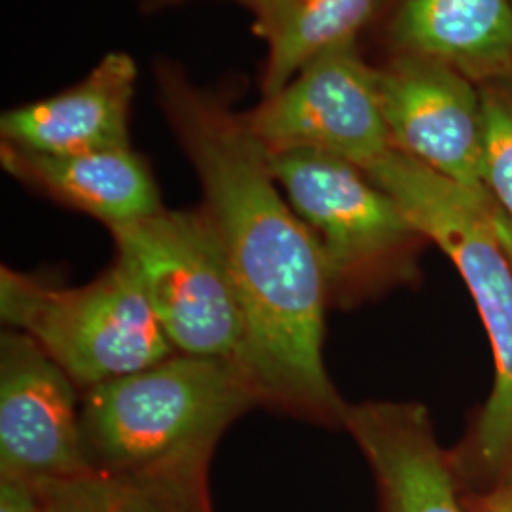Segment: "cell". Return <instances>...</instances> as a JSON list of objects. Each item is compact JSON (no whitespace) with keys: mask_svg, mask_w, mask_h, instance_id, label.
Here are the masks:
<instances>
[{"mask_svg":"<svg viewBox=\"0 0 512 512\" xmlns=\"http://www.w3.org/2000/svg\"><path fill=\"white\" fill-rule=\"evenodd\" d=\"M0 162L21 183L109 230L164 209L147 160L131 147L52 156L0 143Z\"/></svg>","mask_w":512,"mask_h":512,"instance_id":"obj_12","label":"cell"},{"mask_svg":"<svg viewBox=\"0 0 512 512\" xmlns=\"http://www.w3.org/2000/svg\"><path fill=\"white\" fill-rule=\"evenodd\" d=\"M376 84L391 147L492 200L480 86L446 63L412 54L391 55L376 69Z\"/></svg>","mask_w":512,"mask_h":512,"instance_id":"obj_8","label":"cell"},{"mask_svg":"<svg viewBox=\"0 0 512 512\" xmlns=\"http://www.w3.org/2000/svg\"><path fill=\"white\" fill-rule=\"evenodd\" d=\"M270 165L317 243L330 304L355 306L416 277L425 239L363 167L311 150L270 154Z\"/></svg>","mask_w":512,"mask_h":512,"instance_id":"obj_5","label":"cell"},{"mask_svg":"<svg viewBox=\"0 0 512 512\" xmlns=\"http://www.w3.org/2000/svg\"><path fill=\"white\" fill-rule=\"evenodd\" d=\"M90 469L76 384L31 336L2 332L0 475L40 486Z\"/></svg>","mask_w":512,"mask_h":512,"instance_id":"obj_9","label":"cell"},{"mask_svg":"<svg viewBox=\"0 0 512 512\" xmlns=\"http://www.w3.org/2000/svg\"><path fill=\"white\" fill-rule=\"evenodd\" d=\"M135 84L137 65L131 55H105L71 88L6 110L0 118V143L52 156L131 147Z\"/></svg>","mask_w":512,"mask_h":512,"instance_id":"obj_11","label":"cell"},{"mask_svg":"<svg viewBox=\"0 0 512 512\" xmlns=\"http://www.w3.org/2000/svg\"><path fill=\"white\" fill-rule=\"evenodd\" d=\"M260 404L238 361L173 353L86 389L82 435L95 469L141 471L213 458L226 429Z\"/></svg>","mask_w":512,"mask_h":512,"instance_id":"obj_3","label":"cell"},{"mask_svg":"<svg viewBox=\"0 0 512 512\" xmlns=\"http://www.w3.org/2000/svg\"><path fill=\"white\" fill-rule=\"evenodd\" d=\"M211 459H184L141 471L92 467L37 486L42 512H213Z\"/></svg>","mask_w":512,"mask_h":512,"instance_id":"obj_14","label":"cell"},{"mask_svg":"<svg viewBox=\"0 0 512 512\" xmlns=\"http://www.w3.org/2000/svg\"><path fill=\"white\" fill-rule=\"evenodd\" d=\"M243 120L268 154L311 150L368 169L393 148L376 69L357 42L311 59L281 90L243 112Z\"/></svg>","mask_w":512,"mask_h":512,"instance_id":"obj_7","label":"cell"},{"mask_svg":"<svg viewBox=\"0 0 512 512\" xmlns=\"http://www.w3.org/2000/svg\"><path fill=\"white\" fill-rule=\"evenodd\" d=\"M0 512H42L37 486L16 476L0 475Z\"/></svg>","mask_w":512,"mask_h":512,"instance_id":"obj_17","label":"cell"},{"mask_svg":"<svg viewBox=\"0 0 512 512\" xmlns=\"http://www.w3.org/2000/svg\"><path fill=\"white\" fill-rule=\"evenodd\" d=\"M393 54L429 57L482 86L512 78V0H401Z\"/></svg>","mask_w":512,"mask_h":512,"instance_id":"obj_13","label":"cell"},{"mask_svg":"<svg viewBox=\"0 0 512 512\" xmlns=\"http://www.w3.org/2000/svg\"><path fill=\"white\" fill-rule=\"evenodd\" d=\"M484 118V181L511 236L512 253V78L480 86Z\"/></svg>","mask_w":512,"mask_h":512,"instance_id":"obj_16","label":"cell"},{"mask_svg":"<svg viewBox=\"0 0 512 512\" xmlns=\"http://www.w3.org/2000/svg\"><path fill=\"white\" fill-rule=\"evenodd\" d=\"M425 241L463 277L494 351L495 380L473 437L475 458L490 473L512 471L511 236L492 200L391 148L365 169Z\"/></svg>","mask_w":512,"mask_h":512,"instance_id":"obj_2","label":"cell"},{"mask_svg":"<svg viewBox=\"0 0 512 512\" xmlns=\"http://www.w3.org/2000/svg\"><path fill=\"white\" fill-rule=\"evenodd\" d=\"M0 315L31 336L76 387L90 389L177 353L126 256L82 287H54L0 268Z\"/></svg>","mask_w":512,"mask_h":512,"instance_id":"obj_4","label":"cell"},{"mask_svg":"<svg viewBox=\"0 0 512 512\" xmlns=\"http://www.w3.org/2000/svg\"><path fill=\"white\" fill-rule=\"evenodd\" d=\"M165 116L202 186L203 215L226 258L245 325L239 365L260 404L342 425L348 404L323 359L330 296L323 260L287 202L270 154L219 97L173 65L158 71Z\"/></svg>","mask_w":512,"mask_h":512,"instance_id":"obj_1","label":"cell"},{"mask_svg":"<svg viewBox=\"0 0 512 512\" xmlns=\"http://www.w3.org/2000/svg\"><path fill=\"white\" fill-rule=\"evenodd\" d=\"M266 42L262 93L281 90L317 55L357 42L380 0H239Z\"/></svg>","mask_w":512,"mask_h":512,"instance_id":"obj_15","label":"cell"},{"mask_svg":"<svg viewBox=\"0 0 512 512\" xmlns=\"http://www.w3.org/2000/svg\"><path fill=\"white\" fill-rule=\"evenodd\" d=\"M116 253L141 277L177 353L238 361L245 325L219 239L202 209L158 213L110 228Z\"/></svg>","mask_w":512,"mask_h":512,"instance_id":"obj_6","label":"cell"},{"mask_svg":"<svg viewBox=\"0 0 512 512\" xmlns=\"http://www.w3.org/2000/svg\"><path fill=\"white\" fill-rule=\"evenodd\" d=\"M480 512H512V484L488 495L480 505Z\"/></svg>","mask_w":512,"mask_h":512,"instance_id":"obj_18","label":"cell"},{"mask_svg":"<svg viewBox=\"0 0 512 512\" xmlns=\"http://www.w3.org/2000/svg\"><path fill=\"white\" fill-rule=\"evenodd\" d=\"M342 427L374 473L382 512H465L452 459L423 404H348Z\"/></svg>","mask_w":512,"mask_h":512,"instance_id":"obj_10","label":"cell"}]
</instances>
